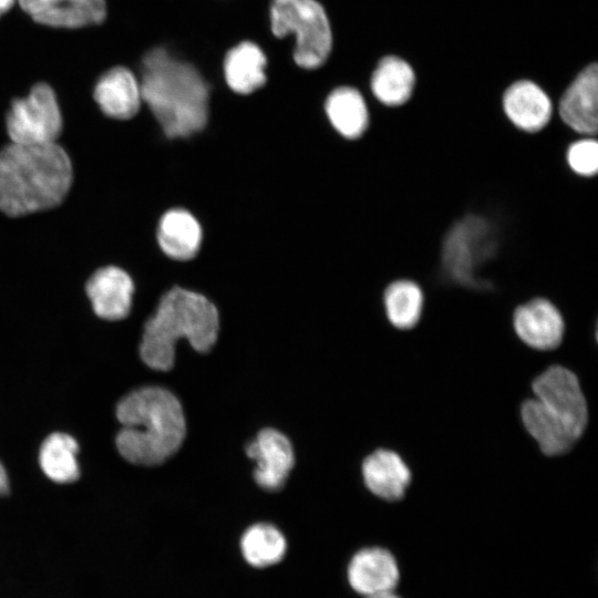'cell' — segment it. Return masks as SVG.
I'll use <instances>...</instances> for the list:
<instances>
[{
    "label": "cell",
    "mask_w": 598,
    "mask_h": 598,
    "mask_svg": "<svg viewBox=\"0 0 598 598\" xmlns=\"http://www.w3.org/2000/svg\"><path fill=\"white\" fill-rule=\"evenodd\" d=\"M140 85L143 104L166 138H187L206 127L214 89L190 62L154 48L143 58Z\"/></svg>",
    "instance_id": "obj_1"
},
{
    "label": "cell",
    "mask_w": 598,
    "mask_h": 598,
    "mask_svg": "<svg viewBox=\"0 0 598 598\" xmlns=\"http://www.w3.org/2000/svg\"><path fill=\"white\" fill-rule=\"evenodd\" d=\"M503 216L483 212H468L457 218L446 230L440 249V272L446 287L472 292H489L504 281V258L513 259L506 237ZM513 279V277L504 274ZM508 279V278H507ZM509 280V279H508ZM512 281V280H509Z\"/></svg>",
    "instance_id": "obj_2"
},
{
    "label": "cell",
    "mask_w": 598,
    "mask_h": 598,
    "mask_svg": "<svg viewBox=\"0 0 598 598\" xmlns=\"http://www.w3.org/2000/svg\"><path fill=\"white\" fill-rule=\"evenodd\" d=\"M71 183V161L56 143H11L0 151V209L11 217L59 205Z\"/></svg>",
    "instance_id": "obj_3"
},
{
    "label": "cell",
    "mask_w": 598,
    "mask_h": 598,
    "mask_svg": "<svg viewBox=\"0 0 598 598\" xmlns=\"http://www.w3.org/2000/svg\"><path fill=\"white\" fill-rule=\"evenodd\" d=\"M153 310L140 343L141 358L153 370L172 369L179 340L198 352L209 351L218 340V309L200 292L173 286L161 295Z\"/></svg>",
    "instance_id": "obj_4"
},
{
    "label": "cell",
    "mask_w": 598,
    "mask_h": 598,
    "mask_svg": "<svg viewBox=\"0 0 598 598\" xmlns=\"http://www.w3.org/2000/svg\"><path fill=\"white\" fill-rule=\"evenodd\" d=\"M122 429L116 435L120 454L136 465H157L175 454L186 435L177 398L159 386H144L125 395L116 408Z\"/></svg>",
    "instance_id": "obj_5"
},
{
    "label": "cell",
    "mask_w": 598,
    "mask_h": 598,
    "mask_svg": "<svg viewBox=\"0 0 598 598\" xmlns=\"http://www.w3.org/2000/svg\"><path fill=\"white\" fill-rule=\"evenodd\" d=\"M270 30L282 39L292 34L293 62L303 70H317L332 50V30L323 6L317 0H271Z\"/></svg>",
    "instance_id": "obj_6"
},
{
    "label": "cell",
    "mask_w": 598,
    "mask_h": 598,
    "mask_svg": "<svg viewBox=\"0 0 598 598\" xmlns=\"http://www.w3.org/2000/svg\"><path fill=\"white\" fill-rule=\"evenodd\" d=\"M7 131L12 143H55L62 131V115L54 91L45 83L14 100L7 114Z\"/></svg>",
    "instance_id": "obj_7"
},
{
    "label": "cell",
    "mask_w": 598,
    "mask_h": 598,
    "mask_svg": "<svg viewBox=\"0 0 598 598\" xmlns=\"http://www.w3.org/2000/svg\"><path fill=\"white\" fill-rule=\"evenodd\" d=\"M535 399L554 420L580 437L588 422L586 399L578 378L563 365H551L532 384Z\"/></svg>",
    "instance_id": "obj_8"
},
{
    "label": "cell",
    "mask_w": 598,
    "mask_h": 598,
    "mask_svg": "<svg viewBox=\"0 0 598 598\" xmlns=\"http://www.w3.org/2000/svg\"><path fill=\"white\" fill-rule=\"evenodd\" d=\"M512 324L517 337L537 350H553L564 338L565 319L558 306L545 297H533L513 311Z\"/></svg>",
    "instance_id": "obj_9"
},
{
    "label": "cell",
    "mask_w": 598,
    "mask_h": 598,
    "mask_svg": "<svg viewBox=\"0 0 598 598\" xmlns=\"http://www.w3.org/2000/svg\"><path fill=\"white\" fill-rule=\"evenodd\" d=\"M563 124L578 136H597L598 68L587 66L566 89L558 103Z\"/></svg>",
    "instance_id": "obj_10"
},
{
    "label": "cell",
    "mask_w": 598,
    "mask_h": 598,
    "mask_svg": "<svg viewBox=\"0 0 598 598\" xmlns=\"http://www.w3.org/2000/svg\"><path fill=\"white\" fill-rule=\"evenodd\" d=\"M246 453L257 466L254 477L266 489H278L287 480L295 462L289 440L279 431L264 429L247 444Z\"/></svg>",
    "instance_id": "obj_11"
},
{
    "label": "cell",
    "mask_w": 598,
    "mask_h": 598,
    "mask_svg": "<svg viewBox=\"0 0 598 598\" xmlns=\"http://www.w3.org/2000/svg\"><path fill=\"white\" fill-rule=\"evenodd\" d=\"M502 105L509 124L525 134L542 132L553 117V103L547 93L527 80L509 85L504 92Z\"/></svg>",
    "instance_id": "obj_12"
},
{
    "label": "cell",
    "mask_w": 598,
    "mask_h": 598,
    "mask_svg": "<svg viewBox=\"0 0 598 598\" xmlns=\"http://www.w3.org/2000/svg\"><path fill=\"white\" fill-rule=\"evenodd\" d=\"M348 581L358 594L370 597L393 591L400 580L395 557L381 547L357 551L348 566Z\"/></svg>",
    "instance_id": "obj_13"
},
{
    "label": "cell",
    "mask_w": 598,
    "mask_h": 598,
    "mask_svg": "<svg viewBox=\"0 0 598 598\" xmlns=\"http://www.w3.org/2000/svg\"><path fill=\"white\" fill-rule=\"evenodd\" d=\"M86 293L100 318L122 320L131 312L135 282L122 268L107 266L92 275L86 283Z\"/></svg>",
    "instance_id": "obj_14"
},
{
    "label": "cell",
    "mask_w": 598,
    "mask_h": 598,
    "mask_svg": "<svg viewBox=\"0 0 598 598\" xmlns=\"http://www.w3.org/2000/svg\"><path fill=\"white\" fill-rule=\"evenodd\" d=\"M202 240L203 229L198 219L185 208H168L156 223V245L171 260H192L198 254Z\"/></svg>",
    "instance_id": "obj_15"
},
{
    "label": "cell",
    "mask_w": 598,
    "mask_h": 598,
    "mask_svg": "<svg viewBox=\"0 0 598 598\" xmlns=\"http://www.w3.org/2000/svg\"><path fill=\"white\" fill-rule=\"evenodd\" d=\"M267 56L252 41H241L230 48L223 61L227 90L237 96H250L261 91L267 82Z\"/></svg>",
    "instance_id": "obj_16"
},
{
    "label": "cell",
    "mask_w": 598,
    "mask_h": 598,
    "mask_svg": "<svg viewBox=\"0 0 598 598\" xmlns=\"http://www.w3.org/2000/svg\"><path fill=\"white\" fill-rule=\"evenodd\" d=\"M38 23L55 28H80L102 22L104 0H18Z\"/></svg>",
    "instance_id": "obj_17"
},
{
    "label": "cell",
    "mask_w": 598,
    "mask_h": 598,
    "mask_svg": "<svg viewBox=\"0 0 598 598\" xmlns=\"http://www.w3.org/2000/svg\"><path fill=\"white\" fill-rule=\"evenodd\" d=\"M324 116L332 130L348 141L359 140L370 125V110L363 94L353 86L330 90L322 102Z\"/></svg>",
    "instance_id": "obj_18"
},
{
    "label": "cell",
    "mask_w": 598,
    "mask_h": 598,
    "mask_svg": "<svg viewBox=\"0 0 598 598\" xmlns=\"http://www.w3.org/2000/svg\"><path fill=\"white\" fill-rule=\"evenodd\" d=\"M94 99L105 115L116 120L133 118L143 105L140 80L124 66H115L100 78Z\"/></svg>",
    "instance_id": "obj_19"
},
{
    "label": "cell",
    "mask_w": 598,
    "mask_h": 598,
    "mask_svg": "<svg viewBox=\"0 0 598 598\" xmlns=\"http://www.w3.org/2000/svg\"><path fill=\"white\" fill-rule=\"evenodd\" d=\"M367 487L385 501H399L411 482V471L394 451L380 448L370 454L362 464Z\"/></svg>",
    "instance_id": "obj_20"
},
{
    "label": "cell",
    "mask_w": 598,
    "mask_h": 598,
    "mask_svg": "<svg viewBox=\"0 0 598 598\" xmlns=\"http://www.w3.org/2000/svg\"><path fill=\"white\" fill-rule=\"evenodd\" d=\"M425 293L419 282L399 278L389 282L382 293L386 320L396 329L414 328L422 318Z\"/></svg>",
    "instance_id": "obj_21"
},
{
    "label": "cell",
    "mask_w": 598,
    "mask_h": 598,
    "mask_svg": "<svg viewBox=\"0 0 598 598\" xmlns=\"http://www.w3.org/2000/svg\"><path fill=\"white\" fill-rule=\"evenodd\" d=\"M415 75L412 68L398 56H385L374 70L370 87L373 96L383 105L398 107L412 96Z\"/></svg>",
    "instance_id": "obj_22"
},
{
    "label": "cell",
    "mask_w": 598,
    "mask_h": 598,
    "mask_svg": "<svg viewBox=\"0 0 598 598\" xmlns=\"http://www.w3.org/2000/svg\"><path fill=\"white\" fill-rule=\"evenodd\" d=\"M520 415L527 432L538 443L540 451L548 456L568 452L578 441L565 425L547 415L535 398L522 404Z\"/></svg>",
    "instance_id": "obj_23"
},
{
    "label": "cell",
    "mask_w": 598,
    "mask_h": 598,
    "mask_svg": "<svg viewBox=\"0 0 598 598\" xmlns=\"http://www.w3.org/2000/svg\"><path fill=\"white\" fill-rule=\"evenodd\" d=\"M78 442L69 434L53 433L41 445L39 461L44 474L56 483H71L79 478Z\"/></svg>",
    "instance_id": "obj_24"
},
{
    "label": "cell",
    "mask_w": 598,
    "mask_h": 598,
    "mask_svg": "<svg viewBox=\"0 0 598 598\" xmlns=\"http://www.w3.org/2000/svg\"><path fill=\"white\" fill-rule=\"evenodd\" d=\"M245 560L257 568L278 564L287 551V542L281 532L270 524L259 523L245 530L240 539Z\"/></svg>",
    "instance_id": "obj_25"
},
{
    "label": "cell",
    "mask_w": 598,
    "mask_h": 598,
    "mask_svg": "<svg viewBox=\"0 0 598 598\" xmlns=\"http://www.w3.org/2000/svg\"><path fill=\"white\" fill-rule=\"evenodd\" d=\"M569 171L581 178H594L598 174V141L595 136H579L565 151Z\"/></svg>",
    "instance_id": "obj_26"
},
{
    "label": "cell",
    "mask_w": 598,
    "mask_h": 598,
    "mask_svg": "<svg viewBox=\"0 0 598 598\" xmlns=\"http://www.w3.org/2000/svg\"><path fill=\"white\" fill-rule=\"evenodd\" d=\"M9 489L8 476L3 465L0 463V495H3Z\"/></svg>",
    "instance_id": "obj_27"
},
{
    "label": "cell",
    "mask_w": 598,
    "mask_h": 598,
    "mask_svg": "<svg viewBox=\"0 0 598 598\" xmlns=\"http://www.w3.org/2000/svg\"><path fill=\"white\" fill-rule=\"evenodd\" d=\"M17 0H0V17L4 14Z\"/></svg>",
    "instance_id": "obj_28"
},
{
    "label": "cell",
    "mask_w": 598,
    "mask_h": 598,
    "mask_svg": "<svg viewBox=\"0 0 598 598\" xmlns=\"http://www.w3.org/2000/svg\"><path fill=\"white\" fill-rule=\"evenodd\" d=\"M365 598H401V597L395 595L394 591H389V592H383V594H379V595H374V596H370Z\"/></svg>",
    "instance_id": "obj_29"
}]
</instances>
